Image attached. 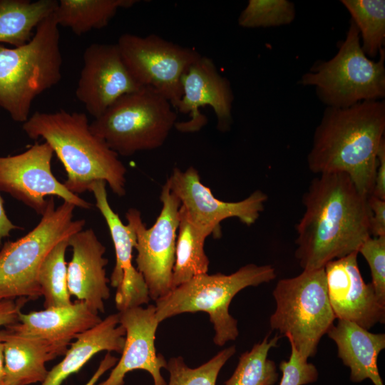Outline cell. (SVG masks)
Segmentation results:
<instances>
[{
    "instance_id": "1",
    "label": "cell",
    "mask_w": 385,
    "mask_h": 385,
    "mask_svg": "<svg viewBox=\"0 0 385 385\" xmlns=\"http://www.w3.org/2000/svg\"><path fill=\"white\" fill-rule=\"evenodd\" d=\"M368 197L343 173L319 174L311 181L296 225L295 257L304 270L358 252L371 237Z\"/></svg>"
},
{
    "instance_id": "2",
    "label": "cell",
    "mask_w": 385,
    "mask_h": 385,
    "mask_svg": "<svg viewBox=\"0 0 385 385\" xmlns=\"http://www.w3.org/2000/svg\"><path fill=\"white\" fill-rule=\"evenodd\" d=\"M384 132V100L364 101L348 108L327 107L314 132L308 168L319 175L347 174L358 190L369 196Z\"/></svg>"
},
{
    "instance_id": "3",
    "label": "cell",
    "mask_w": 385,
    "mask_h": 385,
    "mask_svg": "<svg viewBox=\"0 0 385 385\" xmlns=\"http://www.w3.org/2000/svg\"><path fill=\"white\" fill-rule=\"evenodd\" d=\"M22 129L30 138H41L52 148L67 174L63 185L71 192L83 193L93 182L103 180L117 195L125 194V166L91 131L84 113L36 111Z\"/></svg>"
},
{
    "instance_id": "4",
    "label": "cell",
    "mask_w": 385,
    "mask_h": 385,
    "mask_svg": "<svg viewBox=\"0 0 385 385\" xmlns=\"http://www.w3.org/2000/svg\"><path fill=\"white\" fill-rule=\"evenodd\" d=\"M61 67L60 33L53 12L26 43L12 48L0 44V107L24 123L34 99L61 81Z\"/></svg>"
},
{
    "instance_id": "5",
    "label": "cell",
    "mask_w": 385,
    "mask_h": 385,
    "mask_svg": "<svg viewBox=\"0 0 385 385\" xmlns=\"http://www.w3.org/2000/svg\"><path fill=\"white\" fill-rule=\"evenodd\" d=\"M276 277L272 265L248 264L230 274L195 276L171 289L155 302L159 322L185 312L208 314L215 330L214 343L223 346L238 337L237 321L229 313L233 297L242 289L270 282Z\"/></svg>"
},
{
    "instance_id": "6",
    "label": "cell",
    "mask_w": 385,
    "mask_h": 385,
    "mask_svg": "<svg viewBox=\"0 0 385 385\" xmlns=\"http://www.w3.org/2000/svg\"><path fill=\"white\" fill-rule=\"evenodd\" d=\"M75 206L64 202L57 207L51 197L38 224L0 250V300L35 299L41 296L38 283L40 267L52 248L82 230L83 219L73 220Z\"/></svg>"
},
{
    "instance_id": "7",
    "label": "cell",
    "mask_w": 385,
    "mask_h": 385,
    "mask_svg": "<svg viewBox=\"0 0 385 385\" xmlns=\"http://www.w3.org/2000/svg\"><path fill=\"white\" fill-rule=\"evenodd\" d=\"M378 61L367 57L361 47L359 32L351 20L346 38L336 55L314 63L299 83L314 86L319 99L331 108H348L385 96V50Z\"/></svg>"
},
{
    "instance_id": "8",
    "label": "cell",
    "mask_w": 385,
    "mask_h": 385,
    "mask_svg": "<svg viewBox=\"0 0 385 385\" xmlns=\"http://www.w3.org/2000/svg\"><path fill=\"white\" fill-rule=\"evenodd\" d=\"M177 123L170 103L150 87L126 93L90 123L91 131L118 155L154 150L163 145Z\"/></svg>"
},
{
    "instance_id": "9",
    "label": "cell",
    "mask_w": 385,
    "mask_h": 385,
    "mask_svg": "<svg viewBox=\"0 0 385 385\" xmlns=\"http://www.w3.org/2000/svg\"><path fill=\"white\" fill-rule=\"evenodd\" d=\"M273 297L276 309L270 327L291 342L304 358L315 355L322 337L334 324L324 267L278 281Z\"/></svg>"
},
{
    "instance_id": "10",
    "label": "cell",
    "mask_w": 385,
    "mask_h": 385,
    "mask_svg": "<svg viewBox=\"0 0 385 385\" xmlns=\"http://www.w3.org/2000/svg\"><path fill=\"white\" fill-rule=\"evenodd\" d=\"M116 44L135 81L156 91L177 109L183 95L182 78L201 55L155 34H124Z\"/></svg>"
},
{
    "instance_id": "11",
    "label": "cell",
    "mask_w": 385,
    "mask_h": 385,
    "mask_svg": "<svg viewBox=\"0 0 385 385\" xmlns=\"http://www.w3.org/2000/svg\"><path fill=\"white\" fill-rule=\"evenodd\" d=\"M160 200L161 211L150 228L145 227L137 209L130 208L125 215L136 235V269L144 279L150 298L155 301L172 289L181 205L167 182L162 188Z\"/></svg>"
},
{
    "instance_id": "12",
    "label": "cell",
    "mask_w": 385,
    "mask_h": 385,
    "mask_svg": "<svg viewBox=\"0 0 385 385\" xmlns=\"http://www.w3.org/2000/svg\"><path fill=\"white\" fill-rule=\"evenodd\" d=\"M52 148L35 143L15 155L0 157V190L9 193L42 215L47 195L61 197L75 207L89 210L92 205L69 191L51 171Z\"/></svg>"
},
{
    "instance_id": "13",
    "label": "cell",
    "mask_w": 385,
    "mask_h": 385,
    "mask_svg": "<svg viewBox=\"0 0 385 385\" xmlns=\"http://www.w3.org/2000/svg\"><path fill=\"white\" fill-rule=\"evenodd\" d=\"M170 191L179 199L180 210L188 221L208 236L221 235L220 222L229 217H237L250 226L264 210L267 195L255 190L238 202H225L216 198L211 190L204 185L198 171L192 166L185 171L175 168L166 181Z\"/></svg>"
},
{
    "instance_id": "14",
    "label": "cell",
    "mask_w": 385,
    "mask_h": 385,
    "mask_svg": "<svg viewBox=\"0 0 385 385\" xmlns=\"http://www.w3.org/2000/svg\"><path fill=\"white\" fill-rule=\"evenodd\" d=\"M141 87L125 65L116 43H93L86 48L76 96L94 118L120 97Z\"/></svg>"
},
{
    "instance_id": "15",
    "label": "cell",
    "mask_w": 385,
    "mask_h": 385,
    "mask_svg": "<svg viewBox=\"0 0 385 385\" xmlns=\"http://www.w3.org/2000/svg\"><path fill=\"white\" fill-rule=\"evenodd\" d=\"M182 90L177 110L188 113L190 119L177 122V130L184 133L200 130L207 123L200 109L207 106L214 111L220 130L230 128L234 94L229 80L219 73L211 58L201 56L189 67L182 78Z\"/></svg>"
},
{
    "instance_id": "16",
    "label": "cell",
    "mask_w": 385,
    "mask_h": 385,
    "mask_svg": "<svg viewBox=\"0 0 385 385\" xmlns=\"http://www.w3.org/2000/svg\"><path fill=\"white\" fill-rule=\"evenodd\" d=\"M358 252L324 266L327 293L336 319L354 322L369 330L385 322V303L371 283H365L357 262Z\"/></svg>"
},
{
    "instance_id": "17",
    "label": "cell",
    "mask_w": 385,
    "mask_h": 385,
    "mask_svg": "<svg viewBox=\"0 0 385 385\" xmlns=\"http://www.w3.org/2000/svg\"><path fill=\"white\" fill-rule=\"evenodd\" d=\"M106 183L93 182L89 187L96 200V206L108 225L115 252V265L111 276V284L116 288L115 302L118 311L141 306L150 300L148 290L142 274L133 265V250L136 244L134 228L124 225L108 200Z\"/></svg>"
},
{
    "instance_id": "18",
    "label": "cell",
    "mask_w": 385,
    "mask_h": 385,
    "mask_svg": "<svg viewBox=\"0 0 385 385\" xmlns=\"http://www.w3.org/2000/svg\"><path fill=\"white\" fill-rule=\"evenodd\" d=\"M155 306H140L118 312L119 323L125 331L122 355L109 376L96 385H123L127 373L142 369L150 374L154 385H167L160 370L167 367V361L155 346V332L159 324Z\"/></svg>"
},
{
    "instance_id": "19",
    "label": "cell",
    "mask_w": 385,
    "mask_h": 385,
    "mask_svg": "<svg viewBox=\"0 0 385 385\" xmlns=\"http://www.w3.org/2000/svg\"><path fill=\"white\" fill-rule=\"evenodd\" d=\"M68 247L72 249V258L67 265L71 296L86 303L93 312H103L104 301L110 297L105 246L92 229H83L69 237Z\"/></svg>"
},
{
    "instance_id": "20",
    "label": "cell",
    "mask_w": 385,
    "mask_h": 385,
    "mask_svg": "<svg viewBox=\"0 0 385 385\" xmlns=\"http://www.w3.org/2000/svg\"><path fill=\"white\" fill-rule=\"evenodd\" d=\"M102 319L83 301L65 307L20 312L18 322L5 328L19 335L38 339L66 354L73 339Z\"/></svg>"
},
{
    "instance_id": "21",
    "label": "cell",
    "mask_w": 385,
    "mask_h": 385,
    "mask_svg": "<svg viewBox=\"0 0 385 385\" xmlns=\"http://www.w3.org/2000/svg\"><path fill=\"white\" fill-rule=\"evenodd\" d=\"M337 346V356L351 370L354 383L370 379L374 385H384L379 372L377 359L385 348V334H374L357 324L338 319L327 332Z\"/></svg>"
},
{
    "instance_id": "22",
    "label": "cell",
    "mask_w": 385,
    "mask_h": 385,
    "mask_svg": "<svg viewBox=\"0 0 385 385\" xmlns=\"http://www.w3.org/2000/svg\"><path fill=\"white\" fill-rule=\"evenodd\" d=\"M125 331L119 323L118 313L108 315L101 322L80 334L70 345L64 358L50 371L41 385H61L77 373L96 354L102 351L122 353Z\"/></svg>"
},
{
    "instance_id": "23",
    "label": "cell",
    "mask_w": 385,
    "mask_h": 385,
    "mask_svg": "<svg viewBox=\"0 0 385 385\" xmlns=\"http://www.w3.org/2000/svg\"><path fill=\"white\" fill-rule=\"evenodd\" d=\"M0 339L4 344V385L43 382L48 373L46 363L61 356L46 342L19 335L6 328L0 331Z\"/></svg>"
},
{
    "instance_id": "24",
    "label": "cell",
    "mask_w": 385,
    "mask_h": 385,
    "mask_svg": "<svg viewBox=\"0 0 385 385\" xmlns=\"http://www.w3.org/2000/svg\"><path fill=\"white\" fill-rule=\"evenodd\" d=\"M57 5L56 0H0V43L14 47L26 43L34 30Z\"/></svg>"
},
{
    "instance_id": "25",
    "label": "cell",
    "mask_w": 385,
    "mask_h": 385,
    "mask_svg": "<svg viewBox=\"0 0 385 385\" xmlns=\"http://www.w3.org/2000/svg\"><path fill=\"white\" fill-rule=\"evenodd\" d=\"M137 0H60L53 11L58 26L81 36L106 26L120 9H128Z\"/></svg>"
},
{
    "instance_id": "26",
    "label": "cell",
    "mask_w": 385,
    "mask_h": 385,
    "mask_svg": "<svg viewBox=\"0 0 385 385\" xmlns=\"http://www.w3.org/2000/svg\"><path fill=\"white\" fill-rule=\"evenodd\" d=\"M179 215L171 289L195 276L207 273L210 264L204 250L208 235L190 223L180 208Z\"/></svg>"
},
{
    "instance_id": "27",
    "label": "cell",
    "mask_w": 385,
    "mask_h": 385,
    "mask_svg": "<svg viewBox=\"0 0 385 385\" xmlns=\"http://www.w3.org/2000/svg\"><path fill=\"white\" fill-rule=\"evenodd\" d=\"M359 32L361 47L369 58H375L385 42L384 0H342Z\"/></svg>"
},
{
    "instance_id": "28",
    "label": "cell",
    "mask_w": 385,
    "mask_h": 385,
    "mask_svg": "<svg viewBox=\"0 0 385 385\" xmlns=\"http://www.w3.org/2000/svg\"><path fill=\"white\" fill-rule=\"evenodd\" d=\"M255 344L252 349L241 354L237 366L225 385H273L278 379L277 366L268 359L270 350L277 346L280 336Z\"/></svg>"
},
{
    "instance_id": "29",
    "label": "cell",
    "mask_w": 385,
    "mask_h": 385,
    "mask_svg": "<svg viewBox=\"0 0 385 385\" xmlns=\"http://www.w3.org/2000/svg\"><path fill=\"white\" fill-rule=\"evenodd\" d=\"M68 239L56 244L40 267L38 283L41 296L44 297L45 309L65 307L72 303L68 288L65 259Z\"/></svg>"
},
{
    "instance_id": "30",
    "label": "cell",
    "mask_w": 385,
    "mask_h": 385,
    "mask_svg": "<svg viewBox=\"0 0 385 385\" xmlns=\"http://www.w3.org/2000/svg\"><path fill=\"white\" fill-rule=\"evenodd\" d=\"M235 351V346L225 348L194 369L188 366L183 357H173L167 362L166 369L170 374L167 385H216L220 371Z\"/></svg>"
},
{
    "instance_id": "31",
    "label": "cell",
    "mask_w": 385,
    "mask_h": 385,
    "mask_svg": "<svg viewBox=\"0 0 385 385\" xmlns=\"http://www.w3.org/2000/svg\"><path fill=\"white\" fill-rule=\"evenodd\" d=\"M295 16L294 4L288 0H249L237 23L247 29L275 27L290 24Z\"/></svg>"
},
{
    "instance_id": "32",
    "label": "cell",
    "mask_w": 385,
    "mask_h": 385,
    "mask_svg": "<svg viewBox=\"0 0 385 385\" xmlns=\"http://www.w3.org/2000/svg\"><path fill=\"white\" fill-rule=\"evenodd\" d=\"M358 253L366 260L371 284L379 299L385 303V236L369 237L359 247Z\"/></svg>"
},
{
    "instance_id": "33",
    "label": "cell",
    "mask_w": 385,
    "mask_h": 385,
    "mask_svg": "<svg viewBox=\"0 0 385 385\" xmlns=\"http://www.w3.org/2000/svg\"><path fill=\"white\" fill-rule=\"evenodd\" d=\"M291 345V354L288 361H282L279 369L282 376L279 385H305L315 382L318 379L319 373L316 366L308 362L295 349L294 344Z\"/></svg>"
},
{
    "instance_id": "34",
    "label": "cell",
    "mask_w": 385,
    "mask_h": 385,
    "mask_svg": "<svg viewBox=\"0 0 385 385\" xmlns=\"http://www.w3.org/2000/svg\"><path fill=\"white\" fill-rule=\"evenodd\" d=\"M371 237L385 236V200L372 195L368 197Z\"/></svg>"
},
{
    "instance_id": "35",
    "label": "cell",
    "mask_w": 385,
    "mask_h": 385,
    "mask_svg": "<svg viewBox=\"0 0 385 385\" xmlns=\"http://www.w3.org/2000/svg\"><path fill=\"white\" fill-rule=\"evenodd\" d=\"M27 299L0 300V327H5L18 322L21 309Z\"/></svg>"
},
{
    "instance_id": "36",
    "label": "cell",
    "mask_w": 385,
    "mask_h": 385,
    "mask_svg": "<svg viewBox=\"0 0 385 385\" xmlns=\"http://www.w3.org/2000/svg\"><path fill=\"white\" fill-rule=\"evenodd\" d=\"M377 160L378 164L371 195L385 200V139L379 148Z\"/></svg>"
},
{
    "instance_id": "37",
    "label": "cell",
    "mask_w": 385,
    "mask_h": 385,
    "mask_svg": "<svg viewBox=\"0 0 385 385\" xmlns=\"http://www.w3.org/2000/svg\"><path fill=\"white\" fill-rule=\"evenodd\" d=\"M118 359L108 352L101 361L97 370L85 385H96L100 377L116 364Z\"/></svg>"
},
{
    "instance_id": "38",
    "label": "cell",
    "mask_w": 385,
    "mask_h": 385,
    "mask_svg": "<svg viewBox=\"0 0 385 385\" xmlns=\"http://www.w3.org/2000/svg\"><path fill=\"white\" fill-rule=\"evenodd\" d=\"M21 228L9 219L4 207V200L0 195V247L4 238L9 237L11 230Z\"/></svg>"
},
{
    "instance_id": "39",
    "label": "cell",
    "mask_w": 385,
    "mask_h": 385,
    "mask_svg": "<svg viewBox=\"0 0 385 385\" xmlns=\"http://www.w3.org/2000/svg\"><path fill=\"white\" fill-rule=\"evenodd\" d=\"M5 377L4 344L0 339V384H4Z\"/></svg>"
},
{
    "instance_id": "40",
    "label": "cell",
    "mask_w": 385,
    "mask_h": 385,
    "mask_svg": "<svg viewBox=\"0 0 385 385\" xmlns=\"http://www.w3.org/2000/svg\"><path fill=\"white\" fill-rule=\"evenodd\" d=\"M0 385H4V384H0Z\"/></svg>"
}]
</instances>
